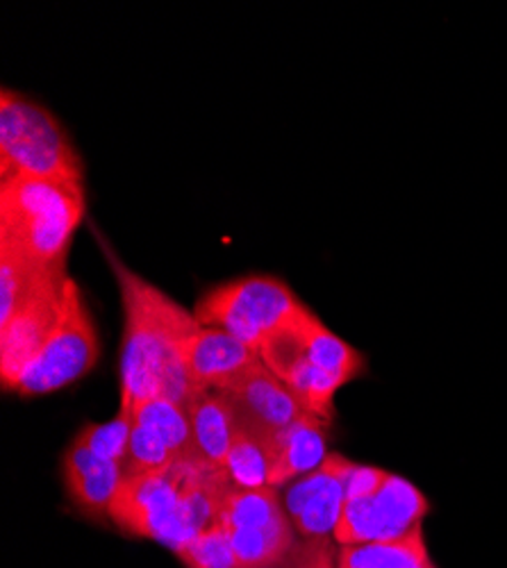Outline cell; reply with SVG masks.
<instances>
[{"label": "cell", "mask_w": 507, "mask_h": 568, "mask_svg": "<svg viewBox=\"0 0 507 568\" xmlns=\"http://www.w3.org/2000/svg\"><path fill=\"white\" fill-rule=\"evenodd\" d=\"M101 244L114 271L123 307L119 412L132 414L136 400L151 396L184 407L199 387L190 381L182 351L203 325L194 312L128 268L103 240Z\"/></svg>", "instance_id": "6da1fadb"}, {"label": "cell", "mask_w": 507, "mask_h": 568, "mask_svg": "<svg viewBox=\"0 0 507 568\" xmlns=\"http://www.w3.org/2000/svg\"><path fill=\"white\" fill-rule=\"evenodd\" d=\"M87 210L82 184L12 175L0 184V244L43 268H67Z\"/></svg>", "instance_id": "7a4b0ae2"}, {"label": "cell", "mask_w": 507, "mask_h": 568, "mask_svg": "<svg viewBox=\"0 0 507 568\" xmlns=\"http://www.w3.org/2000/svg\"><path fill=\"white\" fill-rule=\"evenodd\" d=\"M0 175H32L84 186V164L51 110L10 87L0 93Z\"/></svg>", "instance_id": "3957f363"}, {"label": "cell", "mask_w": 507, "mask_h": 568, "mask_svg": "<svg viewBox=\"0 0 507 568\" xmlns=\"http://www.w3.org/2000/svg\"><path fill=\"white\" fill-rule=\"evenodd\" d=\"M99 357L101 342L97 323L91 318L78 282L69 275L58 325L37 357L21 373L12 392L26 398L55 394L87 375L97 366Z\"/></svg>", "instance_id": "277c9868"}, {"label": "cell", "mask_w": 507, "mask_h": 568, "mask_svg": "<svg viewBox=\"0 0 507 568\" xmlns=\"http://www.w3.org/2000/svg\"><path fill=\"white\" fill-rule=\"evenodd\" d=\"M298 305L301 301L281 277L244 275L207 290L194 314L203 327H219L260 351L264 337Z\"/></svg>", "instance_id": "5b68a950"}, {"label": "cell", "mask_w": 507, "mask_h": 568, "mask_svg": "<svg viewBox=\"0 0 507 568\" xmlns=\"http://www.w3.org/2000/svg\"><path fill=\"white\" fill-rule=\"evenodd\" d=\"M108 516L121 530L160 541L173 552L199 535L171 470L123 478Z\"/></svg>", "instance_id": "8992f818"}, {"label": "cell", "mask_w": 507, "mask_h": 568, "mask_svg": "<svg viewBox=\"0 0 507 568\" xmlns=\"http://www.w3.org/2000/svg\"><path fill=\"white\" fill-rule=\"evenodd\" d=\"M428 514L430 503L424 491L387 470L374 491L346 500L333 539L337 546L400 539L422 528Z\"/></svg>", "instance_id": "52a82bcc"}, {"label": "cell", "mask_w": 507, "mask_h": 568, "mask_svg": "<svg viewBox=\"0 0 507 568\" xmlns=\"http://www.w3.org/2000/svg\"><path fill=\"white\" fill-rule=\"evenodd\" d=\"M223 392L233 403L240 428L264 444L273 466L275 453H278L285 435L303 414H307V409L281 377H275L262 364V359Z\"/></svg>", "instance_id": "ba28073f"}, {"label": "cell", "mask_w": 507, "mask_h": 568, "mask_svg": "<svg viewBox=\"0 0 507 568\" xmlns=\"http://www.w3.org/2000/svg\"><path fill=\"white\" fill-rule=\"evenodd\" d=\"M69 273H58L45 280L30 301L0 325V383L12 392L21 373L43 348L62 314L64 284Z\"/></svg>", "instance_id": "9c48e42d"}, {"label": "cell", "mask_w": 507, "mask_h": 568, "mask_svg": "<svg viewBox=\"0 0 507 568\" xmlns=\"http://www.w3.org/2000/svg\"><path fill=\"white\" fill-rule=\"evenodd\" d=\"M353 466V459L331 453L318 468L285 487L283 505L298 537L316 539L335 535L346 505V480Z\"/></svg>", "instance_id": "30bf717a"}, {"label": "cell", "mask_w": 507, "mask_h": 568, "mask_svg": "<svg viewBox=\"0 0 507 568\" xmlns=\"http://www.w3.org/2000/svg\"><path fill=\"white\" fill-rule=\"evenodd\" d=\"M184 368L199 389H227L260 362V353L219 327H201L182 351Z\"/></svg>", "instance_id": "8fae6325"}, {"label": "cell", "mask_w": 507, "mask_h": 568, "mask_svg": "<svg viewBox=\"0 0 507 568\" xmlns=\"http://www.w3.org/2000/svg\"><path fill=\"white\" fill-rule=\"evenodd\" d=\"M123 466L108 462L78 442H71L62 455V480L71 500L87 514H105L123 483Z\"/></svg>", "instance_id": "7c38bea8"}, {"label": "cell", "mask_w": 507, "mask_h": 568, "mask_svg": "<svg viewBox=\"0 0 507 568\" xmlns=\"http://www.w3.org/2000/svg\"><path fill=\"white\" fill-rule=\"evenodd\" d=\"M184 412L190 416L199 459L223 468L230 444L240 430L227 394L221 389H199L184 405Z\"/></svg>", "instance_id": "4fadbf2b"}, {"label": "cell", "mask_w": 507, "mask_h": 568, "mask_svg": "<svg viewBox=\"0 0 507 568\" xmlns=\"http://www.w3.org/2000/svg\"><path fill=\"white\" fill-rule=\"evenodd\" d=\"M328 420L314 414H303L292 430L285 435L278 453H275L268 487L281 489L290 483L307 476L326 462L328 453Z\"/></svg>", "instance_id": "5bb4252c"}, {"label": "cell", "mask_w": 507, "mask_h": 568, "mask_svg": "<svg viewBox=\"0 0 507 568\" xmlns=\"http://www.w3.org/2000/svg\"><path fill=\"white\" fill-rule=\"evenodd\" d=\"M303 344H305V357L301 364L331 373V375L339 377V381L346 385L357 381V377L364 375V371H366L364 355L357 348H353L348 342H344L339 335H335L333 329L328 325H324V321H321L312 310H307V314H305Z\"/></svg>", "instance_id": "9a60e30c"}, {"label": "cell", "mask_w": 507, "mask_h": 568, "mask_svg": "<svg viewBox=\"0 0 507 568\" xmlns=\"http://www.w3.org/2000/svg\"><path fill=\"white\" fill-rule=\"evenodd\" d=\"M433 564L424 528L392 539V541H372L339 546L335 568H426Z\"/></svg>", "instance_id": "2e32d148"}, {"label": "cell", "mask_w": 507, "mask_h": 568, "mask_svg": "<svg viewBox=\"0 0 507 568\" xmlns=\"http://www.w3.org/2000/svg\"><path fill=\"white\" fill-rule=\"evenodd\" d=\"M227 535L233 541L237 568H271L281 564L301 539L290 514L271 526L227 530Z\"/></svg>", "instance_id": "e0dca14e"}, {"label": "cell", "mask_w": 507, "mask_h": 568, "mask_svg": "<svg viewBox=\"0 0 507 568\" xmlns=\"http://www.w3.org/2000/svg\"><path fill=\"white\" fill-rule=\"evenodd\" d=\"M132 418L146 425L171 450L175 462L199 459L190 416L182 405L166 400L162 396H151L136 400L132 407Z\"/></svg>", "instance_id": "ac0fdd59"}, {"label": "cell", "mask_w": 507, "mask_h": 568, "mask_svg": "<svg viewBox=\"0 0 507 568\" xmlns=\"http://www.w3.org/2000/svg\"><path fill=\"white\" fill-rule=\"evenodd\" d=\"M67 268H43L23 257L8 244H0V325L8 323L41 287V284Z\"/></svg>", "instance_id": "d6986e66"}, {"label": "cell", "mask_w": 507, "mask_h": 568, "mask_svg": "<svg viewBox=\"0 0 507 568\" xmlns=\"http://www.w3.org/2000/svg\"><path fill=\"white\" fill-rule=\"evenodd\" d=\"M287 516L283 505V496L278 489L264 487V489H240L233 487L227 491L221 511L219 524L227 530L240 528H264L275 524Z\"/></svg>", "instance_id": "ffe728a7"}, {"label": "cell", "mask_w": 507, "mask_h": 568, "mask_svg": "<svg viewBox=\"0 0 507 568\" xmlns=\"http://www.w3.org/2000/svg\"><path fill=\"white\" fill-rule=\"evenodd\" d=\"M227 478L240 489H264L268 487L271 457L264 444L246 430H237L233 444H230L225 464Z\"/></svg>", "instance_id": "44dd1931"}, {"label": "cell", "mask_w": 507, "mask_h": 568, "mask_svg": "<svg viewBox=\"0 0 507 568\" xmlns=\"http://www.w3.org/2000/svg\"><path fill=\"white\" fill-rule=\"evenodd\" d=\"M175 464L166 444L142 423H132V435L123 459V476H162Z\"/></svg>", "instance_id": "7402d4cb"}, {"label": "cell", "mask_w": 507, "mask_h": 568, "mask_svg": "<svg viewBox=\"0 0 507 568\" xmlns=\"http://www.w3.org/2000/svg\"><path fill=\"white\" fill-rule=\"evenodd\" d=\"M175 555L187 568H237L233 541L221 524L199 532L194 539L180 546Z\"/></svg>", "instance_id": "603a6c76"}, {"label": "cell", "mask_w": 507, "mask_h": 568, "mask_svg": "<svg viewBox=\"0 0 507 568\" xmlns=\"http://www.w3.org/2000/svg\"><path fill=\"white\" fill-rule=\"evenodd\" d=\"M132 414L119 412L108 423H87L73 442H78L80 446L108 462L123 464L132 435Z\"/></svg>", "instance_id": "cb8c5ba5"}, {"label": "cell", "mask_w": 507, "mask_h": 568, "mask_svg": "<svg viewBox=\"0 0 507 568\" xmlns=\"http://www.w3.org/2000/svg\"><path fill=\"white\" fill-rule=\"evenodd\" d=\"M333 537H316V539H298L292 552L271 568H335L337 550Z\"/></svg>", "instance_id": "d4e9b609"}]
</instances>
